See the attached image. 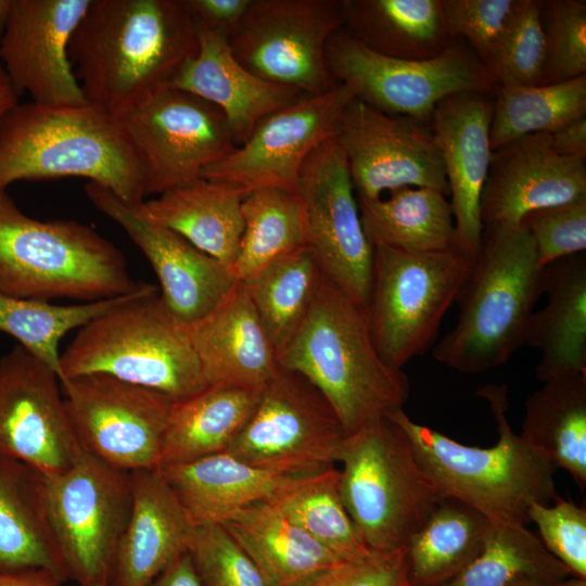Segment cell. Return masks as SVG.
<instances>
[{"mask_svg": "<svg viewBox=\"0 0 586 586\" xmlns=\"http://www.w3.org/2000/svg\"><path fill=\"white\" fill-rule=\"evenodd\" d=\"M196 49L183 0H91L68 53L86 101L118 120L170 87Z\"/></svg>", "mask_w": 586, "mask_h": 586, "instance_id": "1", "label": "cell"}, {"mask_svg": "<svg viewBox=\"0 0 586 586\" xmlns=\"http://www.w3.org/2000/svg\"><path fill=\"white\" fill-rule=\"evenodd\" d=\"M86 178L140 203L144 165L119 120L90 105L17 103L0 119V192L21 180Z\"/></svg>", "mask_w": 586, "mask_h": 586, "instance_id": "2", "label": "cell"}, {"mask_svg": "<svg viewBox=\"0 0 586 586\" xmlns=\"http://www.w3.org/2000/svg\"><path fill=\"white\" fill-rule=\"evenodd\" d=\"M277 360L319 391L346 435L403 408L409 397L408 377L381 358L365 308L324 277Z\"/></svg>", "mask_w": 586, "mask_h": 586, "instance_id": "3", "label": "cell"}, {"mask_svg": "<svg viewBox=\"0 0 586 586\" xmlns=\"http://www.w3.org/2000/svg\"><path fill=\"white\" fill-rule=\"evenodd\" d=\"M484 397L497 422L496 445H463L412 421L403 408L386 415L407 434L418 461L441 493L477 510L493 523H530L532 504L558 498L556 467L511 429L505 385H485Z\"/></svg>", "mask_w": 586, "mask_h": 586, "instance_id": "4", "label": "cell"}, {"mask_svg": "<svg viewBox=\"0 0 586 586\" xmlns=\"http://www.w3.org/2000/svg\"><path fill=\"white\" fill-rule=\"evenodd\" d=\"M532 237L521 226L484 230L480 252L456 302L455 327L433 357L461 373L504 365L525 344L534 306L543 294Z\"/></svg>", "mask_w": 586, "mask_h": 586, "instance_id": "5", "label": "cell"}, {"mask_svg": "<svg viewBox=\"0 0 586 586\" xmlns=\"http://www.w3.org/2000/svg\"><path fill=\"white\" fill-rule=\"evenodd\" d=\"M123 253L88 225L40 220L0 192V291L20 297L85 302L138 293Z\"/></svg>", "mask_w": 586, "mask_h": 586, "instance_id": "6", "label": "cell"}, {"mask_svg": "<svg viewBox=\"0 0 586 586\" xmlns=\"http://www.w3.org/2000/svg\"><path fill=\"white\" fill-rule=\"evenodd\" d=\"M60 370V381L104 374L175 402L208 385L186 326L153 284L82 326L61 354Z\"/></svg>", "mask_w": 586, "mask_h": 586, "instance_id": "7", "label": "cell"}, {"mask_svg": "<svg viewBox=\"0 0 586 586\" xmlns=\"http://www.w3.org/2000/svg\"><path fill=\"white\" fill-rule=\"evenodd\" d=\"M340 494L373 552L406 547L445 497L417 459L405 431L383 416L347 434L337 451Z\"/></svg>", "mask_w": 586, "mask_h": 586, "instance_id": "8", "label": "cell"}, {"mask_svg": "<svg viewBox=\"0 0 586 586\" xmlns=\"http://www.w3.org/2000/svg\"><path fill=\"white\" fill-rule=\"evenodd\" d=\"M473 263L457 247L431 253L373 247L365 311L387 366L402 370L432 345Z\"/></svg>", "mask_w": 586, "mask_h": 586, "instance_id": "9", "label": "cell"}, {"mask_svg": "<svg viewBox=\"0 0 586 586\" xmlns=\"http://www.w3.org/2000/svg\"><path fill=\"white\" fill-rule=\"evenodd\" d=\"M326 61L335 82L382 113L430 124L444 99L462 92L488 93L497 82L475 53L455 39L429 60H400L372 52L342 28L327 46Z\"/></svg>", "mask_w": 586, "mask_h": 586, "instance_id": "10", "label": "cell"}, {"mask_svg": "<svg viewBox=\"0 0 586 586\" xmlns=\"http://www.w3.org/2000/svg\"><path fill=\"white\" fill-rule=\"evenodd\" d=\"M43 487L65 582L109 586L131 507L130 473L82 450L65 471L43 475Z\"/></svg>", "mask_w": 586, "mask_h": 586, "instance_id": "11", "label": "cell"}, {"mask_svg": "<svg viewBox=\"0 0 586 586\" xmlns=\"http://www.w3.org/2000/svg\"><path fill=\"white\" fill-rule=\"evenodd\" d=\"M342 26L341 0H252L228 43L255 76L317 95L336 84L326 51Z\"/></svg>", "mask_w": 586, "mask_h": 586, "instance_id": "12", "label": "cell"}, {"mask_svg": "<svg viewBox=\"0 0 586 586\" xmlns=\"http://www.w3.org/2000/svg\"><path fill=\"white\" fill-rule=\"evenodd\" d=\"M345 436L319 391L302 375L279 368L227 453L265 470L307 475L334 467Z\"/></svg>", "mask_w": 586, "mask_h": 586, "instance_id": "13", "label": "cell"}, {"mask_svg": "<svg viewBox=\"0 0 586 586\" xmlns=\"http://www.w3.org/2000/svg\"><path fill=\"white\" fill-rule=\"evenodd\" d=\"M118 120L144 165L145 195L200 178L205 168L239 146L217 106L173 87Z\"/></svg>", "mask_w": 586, "mask_h": 586, "instance_id": "14", "label": "cell"}, {"mask_svg": "<svg viewBox=\"0 0 586 586\" xmlns=\"http://www.w3.org/2000/svg\"><path fill=\"white\" fill-rule=\"evenodd\" d=\"M81 448L128 473L158 468L174 399L104 374L60 381Z\"/></svg>", "mask_w": 586, "mask_h": 586, "instance_id": "15", "label": "cell"}, {"mask_svg": "<svg viewBox=\"0 0 586 586\" xmlns=\"http://www.w3.org/2000/svg\"><path fill=\"white\" fill-rule=\"evenodd\" d=\"M296 190L305 217V247L322 275L365 308L373 247L360 220L345 155L331 138L304 163Z\"/></svg>", "mask_w": 586, "mask_h": 586, "instance_id": "16", "label": "cell"}, {"mask_svg": "<svg viewBox=\"0 0 586 586\" xmlns=\"http://www.w3.org/2000/svg\"><path fill=\"white\" fill-rule=\"evenodd\" d=\"M333 139L345 155L358 199L377 200L404 187L432 188L449 196L441 151L428 125L354 98Z\"/></svg>", "mask_w": 586, "mask_h": 586, "instance_id": "17", "label": "cell"}, {"mask_svg": "<svg viewBox=\"0 0 586 586\" xmlns=\"http://www.w3.org/2000/svg\"><path fill=\"white\" fill-rule=\"evenodd\" d=\"M354 98L339 82L323 93L301 97L264 117L242 144L205 168L201 177L245 193L272 187L296 189L304 163L334 137L337 122Z\"/></svg>", "mask_w": 586, "mask_h": 586, "instance_id": "18", "label": "cell"}, {"mask_svg": "<svg viewBox=\"0 0 586 586\" xmlns=\"http://www.w3.org/2000/svg\"><path fill=\"white\" fill-rule=\"evenodd\" d=\"M82 450L59 375L14 345L0 358V454L49 476L68 469Z\"/></svg>", "mask_w": 586, "mask_h": 586, "instance_id": "19", "label": "cell"}, {"mask_svg": "<svg viewBox=\"0 0 586 586\" xmlns=\"http://www.w3.org/2000/svg\"><path fill=\"white\" fill-rule=\"evenodd\" d=\"M85 192L148 258L160 281L162 301L182 324L209 313L238 282L230 267L149 217L142 202L125 201L93 182L86 184Z\"/></svg>", "mask_w": 586, "mask_h": 586, "instance_id": "20", "label": "cell"}, {"mask_svg": "<svg viewBox=\"0 0 586 586\" xmlns=\"http://www.w3.org/2000/svg\"><path fill=\"white\" fill-rule=\"evenodd\" d=\"M91 0H12L0 61L21 95L47 105H82L71 38Z\"/></svg>", "mask_w": 586, "mask_h": 586, "instance_id": "21", "label": "cell"}, {"mask_svg": "<svg viewBox=\"0 0 586 586\" xmlns=\"http://www.w3.org/2000/svg\"><path fill=\"white\" fill-rule=\"evenodd\" d=\"M586 198V158L557 154L549 133L512 140L492 153L481 198L483 231L520 225L527 213Z\"/></svg>", "mask_w": 586, "mask_h": 586, "instance_id": "22", "label": "cell"}, {"mask_svg": "<svg viewBox=\"0 0 586 586\" xmlns=\"http://www.w3.org/2000/svg\"><path fill=\"white\" fill-rule=\"evenodd\" d=\"M492 113L487 93L462 92L440 102L429 124L443 158L456 245L473 262L483 237L481 198L493 153Z\"/></svg>", "mask_w": 586, "mask_h": 586, "instance_id": "23", "label": "cell"}, {"mask_svg": "<svg viewBox=\"0 0 586 586\" xmlns=\"http://www.w3.org/2000/svg\"><path fill=\"white\" fill-rule=\"evenodd\" d=\"M131 507L109 586H148L188 551L195 525L158 468L130 473Z\"/></svg>", "mask_w": 586, "mask_h": 586, "instance_id": "24", "label": "cell"}, {"mask_svg": "<svg viewBox=\"0 0 586 586\" xmlns=\"http://www.w3.org/2000/svg\"><path fill=\"white\" fill-rule=\"evenodd\" d=\"M186 329L208 385L262 390L280 368L276 349L240 281Z\"/></svg>", "mask_w": 586, "mask_h": 586, "instance_id": "25", "label": "cell"}, {"mask_svg": "<svg viewBox=\"0 0 586 586\" xmlns=\"http://www.w3.org/2000/svg\"><path fill=\"white\" fill-rule=\"evenodd\" d=\"M194 25L196 52L182 65L170 87L217 106L238 145L264 117L305 95L255 76L234 58L227 36L195 22Z\"/></svg>", "mask_w": 586, "mask_h": 586, "instance_id": "26", "label": "cell"}, {"mask_svg": "<svg viewBox=\"0 0 586 586\" xmlns=\"http://www.w3.org/2000/svg\"><path fill=\"white\" fill-rule=\"evenodd\" d=\"M547 303L533 311L525 344L540 352V382L586 372V255H571L543 269Z\"/></svg>", "mask_w": 586, "mask_h": 586, "instance_id": "27", "label": "cell"}, {"mask_svg": "<svg viewBox=\"0 0 586 586\" xmlns=\"http://www.w3.org/2000/svg\"><path fill=\"white\" fill-rule=\"evenodd\" d=\"M195 526L268 501L293 476L249 464L227 451L158 468Z\"/></svg>", "mask_w": 586, "mask_h": 586, "instance_id": "28", "label": "cell"}, {"mask_svg": "<svg viewBox=\"0 0 586 586\" xmlns=\"http://www.w3.org/2000/svg\"><path fill=\"white\" fill-rule=\"evenodd\" d=\"M220 524L251 558L267 586H301L344 562L268 501L251 504Z\"/></svg>", "mask_w": 586, "mask_h": 586, "instance_id": "29", "label": "cell"}, {"mask_svg": "<svg viewBox=\"0 0 586 586\" xmlns=\"http://www.w3.org/2000/svg\"><path fill=\"white\" fill-rule=\"evenodd\" d=\"M247 193L198 178L142 202L145 214L232 269L243 233L242 202Z\"/></svg>", "mask_w": 586, "mask_h": 586, "instance_id": "30", "label": "cell"}, {"mask_svg": "<svg viewBox=\"0 0 586 586\" xmlns=\"http://www.w3.org/2000/svg\"><path fill=\"white\" fill-rule=\"evenodd\" d=\"M342 29L378 54L429 60L455 39L446 27L442 0H341Z\"/></svg>", "mask_w": 586, "mask_h": 586, "instance_id": "31", "label": "cell"}, {"mask_svg": "<svg viewBox=\"0 0 586 586\" xmlns=\"http://www.w3.org/2000/svg\"><path fill=\"white\" fill-rule=\"evenodd\" d=\"M260 390L207 385L173 405L158 468L227 451L252 417Z\"/></svg>", "mask_w": 586, "mask_h": 586, "instance_id": "32", "label": "cell"}, {"mask_svg": "<svg viewBox=\"0 0 586 586\" xmlns=\"http://www.w3.org/2000/svg\"><path fill=\"white\" fill-rule=\"evenodd\" d=\"M44 569L64 583L44 502L43 475L0 454V572Z\"/></svg>", "mask_w": 586, "mask_h": 586, "instance_id": "33", "label": "cell"}, {"mask_svg": "<svg viewBox=\"0 0 586 586\" xmlns=\"http://www.w3.org/2000/svg\"><path fill=\"white\" fill-rule=\"evenodd\" d=\"M357 200L362 229L372 247L409 253L457 247L451 206L438 190L404 187L377 200Z\"/></svg>", "mask_w": 586, "mask_h": 586, "instance_id": "34", "label": "cell"}, {"mask_svg": "<svg viewBox=\"0 0 586 586\" xmlns=\"http://www.w3.org/2000/svg\"><path fill=\"white\" fill-rule=\"evenodd\" d=\"M521 437L586 487V372L543 382L525 400Z\"/></svg>", "mask_w": 586, "mask_h": 586, "instance_id": "35", "label": "cell"}, {"mask_svg": "<svg viewBox=\"0 0 586 586\" xmlns=\"http://www.w3.org/2000/svg\"><path fill=\"white\" fill-rule=\"evenodd\" d=\"M492 525L477 510L444 497L406 545L408 584L440 586L454 578L480 553Z\"/></svg>", "mask_w": 586, "mask_h": 586, "instance_id": "36", "label": "cell"}, {"mask_svg": "<svg viewBox=\"0 0 586 586\" xmlns=\"http://www.w3.org/2000/svg\"><path fill=\"white\" fill-rule=\"evenodd\" d=\"M289 521L344 561L367 557L368 549L340 494V470L293 476L271 499Z\"/></svg>", "mask_w": 586, "mask_h": 586, "instance_id": "37", "label": "cell"}, {"mask_svg": "<svg viewBox=\"0 0 586 586\" xmlns=\"http://www.w3.org/2000/svg\"><path fill=\"white\" fill-rule=\"evenodd\" d=\"M570 576L525 525L493 523L476 558L440 586H552Z\"/></svg>", "mask_w": 586, "mask_h": 586, "instance_id": "38", "label": "cell"}, {"mask_svg": "<svg viewBox=\"0 0 586 586\" xmlns=\"http://www.w3.org/2000/svg\"><path fill=\"white\" fill-rule=\"evenodd\" d=\"M323 275L306 247L285 254L240 281L277 355L304 321Z\"/></svg>", "mask_w": 586, "mask_h": 586, "instance_id": "39", "label": "cell"}, {"mask_svg": "<svg viewBox=\"0 0 586 586\" xmlns=\"http://www.w3.org/2000/svg\"><path fill=\"white\" fill-rule=\"evenodd\" d=\"M243 233L232 265L243 281L272 260L305 247V217L296 189L262 188L242 202Z\"/></svg>", "mask_w": 586, "mask_h": 586, "instance_id": "40", "label": "cell"}, {"mask_svg": "<svg viewBox=\"0 0 586 586\" xmlns=\"http://www.w3.org/2000/svg\"><path fill=\"white\" fill-rule=\"evenodd\" d=\"M586 116V75L549 85L497 86L492 150L532 133H550Z\"/></svg>", "mask_w": 586, "mask_h": 586, "instance_id": "41", "label": "cell"}, {"mask_svg": "<svg viewBox=\"0 0 586 586\" xmlns=\"http://www.w3.org/2000/svg\"><path fill=\"white\" fill-rule=\"evenodd\" d=\"M126 296L55 305L14 297L0 291V331L14 337L18 345L49 366L60 379L59 345L62 337L107 311Z\"/></svg>", "mask_w": 586, "mask_h": 586, "instance_id": "42", "label": "cell"}, {"mask_svg": "<svg viewBox=\"0 0 586 586\" xmlns=\"http://www.w3.org/2000/svg\"><path fill=\"white\" fill-rule=\"evenodd\" d=\"M544 64L540 0H521L485 67L497 86H534L542 84Z\"/></svg>", "mask_w": 586, "mask_h": 586, "instance_id": "43", "label": "cell"}, {"mask_svg": "<svg viewBox=\"0 0 586 586\" xmlns=\"http://www.w3.org/2000/svg\"><path fill=\"white\" fill-rule=\"evenodd\" d=\"M545 64L540 85L586 75V1L543 0Z\"/></svg>", "mask_w": 586, "mask_h": 586, "instance_id": "44", "label": "cell"}, {"mask_svg": "<svg viewBox=\"0 0 586 586\" xmlns=\"http://www.w3.org/2000/svg\"><path fill=\"white\" fill-rule=\"evenodd\" d=\"M188 553L203 586H267L251 558L219 523L195 526Z\"/></svg>", "mask_w": 586, "mask_h": 586, "instance_id": "45", "label": "cell"}, {"mask_svg": "<svg viewBox=\"0 0 586 586\" xmlns=\"http://www.w3.org/2000/svg\"><path fill=\"white\" fill-rule=\"evenodd\" d=\"M521 0H442L453 39H464L486 65L495 53Z\"/></svg>", "mask_w": 586, "mask_h": 586, "instance_id": "46", "label": "cell"}, {"mask_svg": "<svg viewBox=\"0 0 586 586\" xmlns=\"http://www.w3.org/2000/svg\"><path fill=\"white\" fill-rule=\"evenodd\" d=\"M520 225L532 237L540 269L586 250V198L539 208L524 215Z\"/></svg>", "mask_w": 586, "mask_h": 586, "instance_id": "47", "label": "cell"}, {"mask_svg": "<svg viewBox=\"0 0 586 586\" xmlns=\"http://www.w3.org/2000/svg\"><path fill=\"white\" fill-rule=\"evenodd\" d=\"M528 520L539 539L571 575L586 579V509L558 497L553 506L534 502Z\"/></svg>", "mask_w": 586, "mask_h": 586, "instance_id": "48", "label": "cell"}, {"mask_svg": "<svg viewBox=\"0 0 586 586\" xmlns=\"http://www.w3.org/2000/svg\"><path fill=\"white\" fill-rule=\"evenodd\" d=\"M406 547L344 561L301 586H404L408 584Z\"/></svg>", "mask_w": 586, "mask_h": 586, "instance_id": "49", "label": "cell"}, {"mask_svg": "<svg viewBox=\"0 0 586 586\" xmlns=\"http://www.w3.org/2000/svg\"><path fill=\"white\" fill-rule=\"evenodd\" d=\"M193 22L227 36L235 30L252 0H183Z\"/></svg>", "mask_w": 586, "mask_h": 586, "instance_id": "50", "label": "cell"}, {"mask_svg": "<svg viewBox=\"0 0 586 586\" xmlns=\"http://www.w3.org/2000/svg\"><path fill=\"white\" fill-rule=\"evenodd\" d=\"M549 141L559 155L586 158V116L550 132Z\"/></svg>", "mask_w": 586, "mask_h": 586, "instance_id": "51", "label": "cell"}, {"mask_svg": "<svg viewBox=\"0 0 586 586\" xmlns=\"http://www.w3.org/2000/svg\"><path fill=\"white\" fill-rule=\"evenodd\" d=\"M148 586H203L187 552L177 557Z\"/></svg>", "mask_w": 586, "mask_h": 586, "instance_id": "52", "label": "cell"}, {"mask_svg": "<svg viewBox=\"0 0 586 586\" xmlns=\"http://www.w3.org/2000/svg\"><path fill=\"white\" fill-rule=\"evenodd\" d=\"M64 582L44 569L0 572V586H63Z\"/></svg>", "mask_w": 586, "mask_h": 586, "instance_id": "53", "label": "cell"}, {"mask_svg": "<svg viewBox=\"0 0 586 586\" xmlns=\"http://www.w3.org/2000/svg\"><path fill=\"white\" fill-rule=\"evenodd\" d=\"M20 94L12 85L8 74L5 73L0 61V119L14 106L18 101Z\"/></svg>", "mask_w": 586, "mask_h": 586, "instance_id": "54", "label": "cell"}, {"mask_svg": "<svg viewBox=\"0 0 586 586\" xmlns=\"http://www.w3.org/2000/svg\"><path fill=\"white\" fill-rule=\"evenodd\" d=\"M11 7L12 0H0V42L8 26Z\"/></svg>", "mask_w": 586, "mask_h": 586, "instance_id": "55", "label": "cell"}, {"mask_svg": "<svg viewBox=\"0 0 586 586\" xmlns=\"http://www.w3.org/2000/svg\"><path fill=\"white\" fill-rule=\"evenodd\" d=\"M552 586H586V579L576 576H570Z\"/></svg>", "mask_w": 586, "mask_h": 586, "instance_id": "56", "label": "cell"}, {"mask_svg": "<svg viewBox=\"0 0 586 586\" xmlns=\"http://www.w3.org/2000/svg\"><path fill=\"white\" fill-rule=\"evenodd\" d=\"M404 586H411V585H409V584H406V585H404Z\"/></svg>", "mask_w": 586, "mask_h": 586, "instance_id": "57", "label": "cell"}]
</instances>
